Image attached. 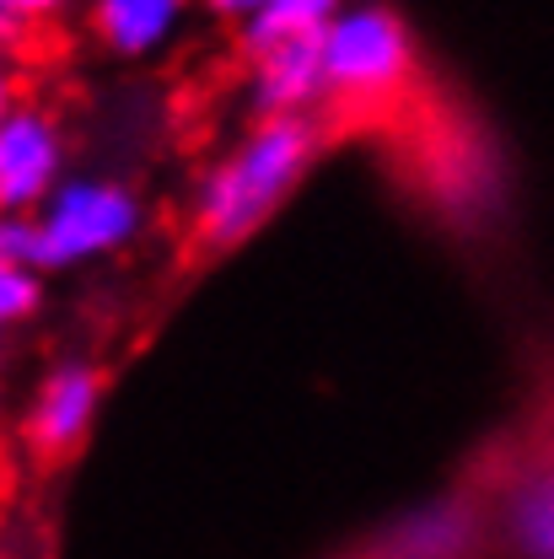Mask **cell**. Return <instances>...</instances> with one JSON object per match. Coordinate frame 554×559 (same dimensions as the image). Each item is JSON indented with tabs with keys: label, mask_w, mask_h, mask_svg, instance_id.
Instances as JSON below:
<instances>
[{
	"label": "cell",
	"mask_w": 554,
	"mask_h": 559,
	"mask_svg": "<svg viewBox=\"0 0 554 559\" xmlns=\"http://www.w3.org/2000/svg\"><path fill=\"white\" fill-rule=\"evenodd\" d=\"M313 151H318V135H313V124H307L302 114H296V119H264V124L205 178L200 205H195L200 237H205L210 248H237V242H248V237L291 200V189H296L302 173L313 167Z\"/></svg>",
	"instance_id": "obj_1"
},
{
	"label": "cell",
	"mask_w": 554,
	"mask_h": 559,
	"mask_svg": "<svg viewBox=\"0 0 554 559\" xmlns=\"http://www.w3.org/2000/svg\"><path fill=\"white\" fill-rule=\"evenodd\" d=\"M145 210L125 183L108 178H60V189L33 210V237H38V275L44 270H75L103 253H119L135 242Z\"/></svg>",
	"instance_id": "obj_2"
},
{
	"label": "cell",
	"mask_w": 554,
	"mask_h": 559,
	"mask_svg": "<svg viewBox=\"0 0 554 559\" xmlns=\"http://www.w3.org/2000/svg\"><path fill=\"white\" fill-rule=\"evenodd\" d=\"M415 70L410 27L382 5L340 11L318 38V81L340 103H382Z\"/></svg>",
	"instance_id": "obj_3"
},
{
	"label": "cell",
	"mask_w": 554,
	"mask_h": 559,
	"mask_svg": "<svg viewBox=\"0 0 554 559\" xmlns=\"http://www.w3.org/2000/svg\"><path fill=\"white\" fill-rule=\"evenodd\" d=\"M66 167L60 124L44 108H11L0 124V215H33L55 189Z\"/></svg>",
	"instance_id": "obj_4"
},
{
	"label": "cell",
	"mask_w": 554,
	"mask_h": 559,
	"mask_svg": "<svg viewBox=\"0 0 554 559\" xmlns=\"http://www.w3.org/2000/svg\"><path fill=\"white\" fill-rule=\"evenodd\" d=\"M97 404H103V377H97V366H86V360L55 366V371L38 382L33 409H27L33 447H38V452H70V447L92 430Z\"/></svg>",
	"instance_id": "obj_5"
},
{
	"label": "cell",
	"mask_w": 554,
	"mask_h": 559,
	"mask_svg": "<svg viewBox=\"0 0 554 559\" xmlns=\"http://www.w3.org/2000/svg\"><path fill=\"white\" fill-rule=\"evenodd\" d=\"M323 38V33H318ZM318 38H291L264 55H254V103L264 119H296L318 92Z\"/></svg>",
	"instance_id": "obj_6"
},
{
	"label": "cell",
	"mask_w": 554,
	"mask_h": 559,
	"mask_svg": "<svg viewBox=\"0 0 554 559\" xmlns=\"http://www.w3.org/2000/svg\"><path fill=\"white\" fill-rule=\"evenodd\" d=\"M184 16V0H97V33L114 55H151Z\"/></svg>",
	"instance_id": "obj_7"
},
{
	"label": "cell",
	"mask_w": 554,
	"mask_h": 559,
	"mask_svg": "<svg viewBox=\"0 0 554 559\" xmlns=\"http://www.w3.org/2000/svg\"><path fill=\"white\" fill-rule=\"evenodd\" d=\"M506 538L522 559H554V463L506 495Z\"/></svg>",
	"instance_id": "obj_8"
},
{
	"label": "cell",
	"mask_w": 554,
	"mask_h": 559,
	"mask_svg": "<svg viewBox=\"0 0 554 559\" xmlns=\"http://www.w3.org/2000/svg\"><path fill=\"white\" fill-rule=\"evenodd\" d=\"M334 16H340V0H264L243 22V49L264 55V49L291 44V38H318Z\"/></svg>",
	"instance_id": "obj_9"
},
{
	"label": "cell",
	"mask_w": 554,
	"mask_h": 559,
	"mask_svg": "<svg viewBox=\"0 0 554 559\" xmlns=\"http://www.w3.org/2000/svg\"><path fill=\"white\" fill-rule=\"evenodd\" d=\"M38 301H44L38 270H27V264H0V334H5L11 323L33 318Z\"/></svg>",
	"instance_id": "obj_10"
},
{
	"label": "cell",
	"mask_w": 554,
	"mask_h": 559,
	"mask_svg": "<svg viewBox=\"0 0 554 559\" xmlns=\"http://www.w3.org/2000/svg\"><path fill=\"white\" fill-rule=\"evenodd\" d=\"M0 264H27V270H38L33 215H0Z\"/></svg>",
	"instance_id": "obj_11"
},
{
	"label": "cell",
	"mask_w": 554,
	"mask_h": 559,
	"mask_svg": "<svg viewBox=\"0 0 554 559\" xmlns=\"http://www.w3.org/2000/svg\"><path fill=\"white\" fill-rule=\"evenodd\" d=\"M66 0H0V11L5 16H22V22H33V16H55Z\"/></svg>",
	"instance_id": "obj_12"
},
{
	"label": "cell",
	"mask_w": 554,
	"mask_h": 559,
	"mask_svg": "<svg viewBox=\"0 0 554 559\" xmlns=\"http://www.w3.org/2000/svg\"><path fill=\"white\" fill-rule=\"evenodd\" d=\"M259 5H264V0H210V11H215V16H237V22H248Z\"/></svg>",
	"instance_id": "obj_13"
},
{
	"label": "cell",
	"mask_w": 554,
	"mask_h": 559,
	"mask_svg": "<svg viewBox=\"0 0 554 559\" xmlns=\"http://www.w3.org/2000/svg\"><path fill=\"white\" fill-rule=\"evenodd\" d=\"M11 108H16V75H11V66L0 60V124L11 119Z\"/></svg>",
	"instance_id": "obj_14"
},
{
	"label": "cell",
	"mask_w": 554,
	"mask_h": 559,
	"mask_svg": "<svg viewBox=\"0 0 554 559\" xmlns=\"http://www.w3.org/2000/svg\"><path fill=\"white\" fill-rule=\"evenodd\" d=\"M0 340H5V334H0Z\"/></svg>",
	"instance_id": "obj_15"
},
{
	"label": "cell",
	"mask_w": 554,
	"mask_h": 559,
	"mask_svg": "<svg viewBox=\"0 0 554 559\" xmlns=\"http://www.w3.org/2000/svg\"><path fill=\"white\" fill-rule=\"evenodd\" d=\"M0 16H5V11H0Z\"/></svg>",
	"instance_id": "obj_16"
}]
</instances>
